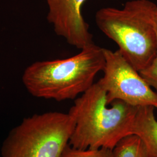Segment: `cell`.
Returning a JSON list of instances; mask_svg holds the SVG:
<instances>
[{"mask_svg": "<svg viewBox=\"0 0 157 157\" xmlns=\"http://www.w3.org/2000/svg\"><path fill=\"white\" fill-rule=\"evenodd\" d=\"M108 107L107 93L97 82L75 99L68 113L74 120L69 145L79 150H113L132 135L137 107L121 100Z\"/></svg>", "mask_w": 157, "mask_h": 157, "instance_id": "1", "label": "cell"}, {"mask_svg": "<svg viewBox=\"0 0 157 157\" xmlns=\"http://www.w3.org/2000/svg\"><path fill=\"white\" fill-rule=\"evenodd\" d=\"M78 54L65 58L37 61L26 68L22 83L33 97L62 101L75 100L94 84L105 66L103 48L93 43Z\"/></svg>", "mask_w": 157, "mask_h": 157, "instance_id": "2", "label": "cell"}, {"mask_svg": "<svg viewBox=\"0 0 157 157\" xmlns=\"http://www.w3.org/2000/svg\"><path fill=\"white\" fill-rule=\"evenodd\" d=\"M157 4L150 0H132L122 9L105 7L95 14L97 27L139 72L157 54Z\"/></svg>", "mask_w": 157, "mask_h": 157, "instance_id": "3", "label": "cell"}, {"mask_svg": "<svg viewBox=\"0 0 157 157\" xmlns=\"http://www.w3.org/2000/svg\"><path fill=\"white\" fill-rule=\"evenodd\" d=\"M74 125L69 113L45 112L25 118L6 137L1 157H61Z\"/></svg>", "mask_w": 157, "mask_h": 157, "instance_id": "4", "label": "cell"}, {"mask_svg": "<svg viewBox=\"0 0 157 157\" xmlns=\"http://www.w3.org/2000/svg\"><path fill=\"white\" fill-rule=\"evenodd\" d=\"M104 76L97 83L106 91L108 105L121 100L133 107L157 108V93L119 50L104 48Z\"/></svg>", "mask_w": 157, "mask_h": 157, "instance_id": "5", "label": "cell"}, {"mask_svg": "<svg viewBox=\"0 0 157 157\" xmlns=\"http://www.w3.org/2000/svg\"><path fill=\"white\" fill-rule=\"evenodd\" d=\"M45 1L48 8L47 18L56 35L80 50L94 43L89 25L82 13L86 0Z\"/></svg>", "mask_w": 157, "mask_h": 157, "instance_id": "6", "label": "cell"}, {"mask_svg": "<svg viewBox=\"0 0 157 157\" xmlns=\"http://www.w3.org/2000/svg\"><path fill=\"white\" fill-rule=\"evenodd\" d=\"M152 106L137 107L132 135L143 142L151 157H157V119Z\"/></svg>", "mask_w": 157, "mask_h": 157, "instance_id": "7", "label": "cell"}, {"mask_svg": "<svg viewBox=\"0 0 157 157\" xmlns=\"http://www.w3.org/2000/svg\"><path fill=\"white\" fill-rule=\"evenodd\" d=\"M113 151L116 157H151L140 139L133 135L120 141Z\"/></svg>", "mask_w": 157, "mask_h": 157, "instance_id": "8", "label": "cell"}, {"mask_svg": "<svg viewBox=\"0 0 157 157\" xmlns=\"http://www.w3.org/2000/svg\"><path fill=\"white\" fill-rule=\"evenodd\" d=\"M61 157H116L113 150L99 148L94 150H79L67 145Z\"/></svg>", "mask_w": 157, "mask_h": 157, "instance_id": "9", "label": "cell"}, {"mask_svg": "<svg viewBox=\"0 0 157 157\" xmlns=\"http://www.w3.org/2000/svg\"><path fill=\"white\" fill-rule=\"evenodd\" d=\"M155 21L157 32V10ZM139 73L148 84L155 90L157 93V52L156 56L151 63L144 69L141 71Z\"/></svg>", "mask_w": 157, "mask_h": 157, "instance_id": "10", "label": "cell"}]
</instances>
